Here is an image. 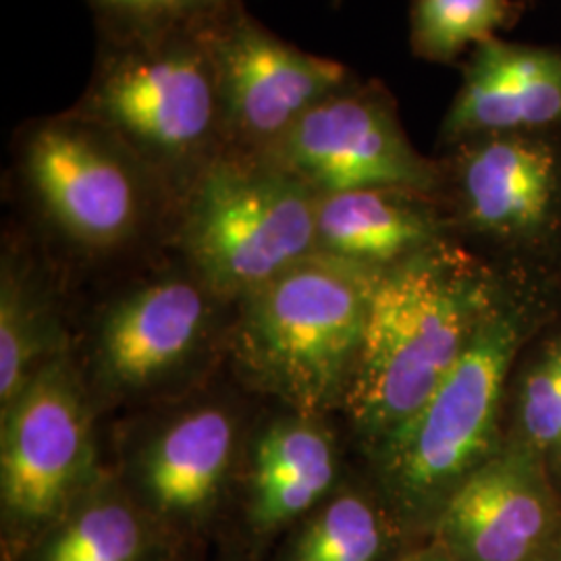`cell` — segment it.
<instances>
[{"label":"cell","mask_w":561,"mask_h":561,"mask_svg":"<svg viewBox=\"0 0 561 561\" xmlns=\"http://www.w3.org/2000/svg\"><path fill=\"white\" fill-rule=\"evenodd\" d=\"M560 275H561V268H560Z\"/></svg>","instance_id":"cell-26"},{"label":"cell","mask_w":561,"mask_h":561,"mask_svg":"<svg viewBox=\"0 0 561 561\" xmlns=\"http://www.w3.org/2000/svg\"><path fill=\"white\" fill-rule=\"evenodd\" d=\"M314 225L317 252L375 273L456 238L439 198L398 187L317 196Z\"/></svg>","instance_id":"cell-16"},{"label":"cell","mask_w":561,"mask_h":561,"mask_svg":"<svg viewBox=\"0 0 561 561\" xmlns=\"http://www.w3.org/2000/svg\"><path fill=\"white\" fill-rule=\"evenodd\" d=\"M561 314V277L505 268L466 356L400 433L368 458L381 502L433 530L443 507L505 439V403L524 347Z\"/></svg>","instance_id":"cell-1"},{"label":"cell","mask_w":561,"mask_h":561,"mask_svg":"<svg viewBox=\"0 0 561 561\" xmlns=\"http://www.w3.org/2000/svg\"><path fill=\"white\" fill-rule=\"evenodd\" d=\"M222 306L190 268L121 291L94 324L83 373L94 401L157 400L192 382L227 337Z\"/></svg>","instance_id":"cell-9"},{"label":"cell","mask_w":561,"mask_h":561,"mask_svg":"<svg viewBox=\"0 0 561 561\" xmlns=\"http://www.w3.org/2000/svg\"><path fill=\"white\" fill-rule=\"evenodd\" d=\"M173 561H196V560H192V558H175V560Z\"/></svg>","instance_id":"cell-25"},{"label":"cell","mask_w":561,"mask_h":561,"mask_svg":"<svg viewBox=\"0 0 561 561\" xmlns=\"http://www.w3.org/2000/svg\"><path fill=\"white\" fill-rule=\"evenodd\" d=\"M324 419L285 410L248 437L241 470L256 533L298 520L340 489V443Z\"/></svg>","instance_id":"cell-15"},{"label":"cell","mask_w":561,"mask_h":561,"mask_svg":"<svg viewBox=\"0 0 561 561\" xmlns=\"http://www.w3.org/2000/svg\"><path fill=\"white\" fill-rule=\"evenodd\" d=\"M530 561H561V528Z\"/></svg>","instance_id":"cell-23"},{"label":"cell","mask_w":561,"mask_h":561,"mask_svg":"<svg viewBox=\"0 0 561 561\" xmlns=\"http://www.w3.org/2000/svg\"><path fill=\"white\" fill-rule=\"evenodd\" d=\"M561 528V489L516 443L461 484L431 535L456 561H530Z\"/></svg>","instance_id":"cell-13"},{"label":"cell","mask_w":561,"mask_h":561,"mask_svg":"<svg viewBox=\"0 0 561 561\" xmlns=\"http://www.w3.org/2000/svg\"><path fill=\"white\" fill-rule=\"evenodd\" d=\"M178 201L185 268L225 304L317 252V194L259 154L222 150Z\"/></svg>","instance_id":"cell-5"},{"label":"cell","mask_w":561,"mask_h":561,"mask_svg":"<svg viewBox=\"0 0 561 561\" xmlns=\"http://www.w3.org/2000/svg\"><path fill=\"white\" fill-rule=\"evenodd\" d=\"M94 405L83 370L67 352L0 410V505L15 537L34 541L106 470Z\"/></svg>","instance_id":"cell-7"},{"label":"cell","mask_w":561,"mask_h":561,"mask_svg":"<svg viewBox=\"0 0 561 561\" xmlns=\"http://www.w3.org/2000/svg\"><path fill=\"white\" fill-rule=\"evenodd\" d=\"M510 13L512 0H412L410 46L421 59L451 62L497 38Z\"/></svg>","instance_id":"cell-20"},{"label":"cell","mask_w":561,"mask_h":561,"mask_svg":"<svg viewBox=\"0 0 561 561\" xmlns=\"http://www.w3.org/2000/svg\"><path fill=\"white\" fill-rule=\"evenodd\" d=\"M73 113L117 138L178 198L225 150L206 13L164 27L104 32Z\"/></svg>","instance_id":"cell-4"},{"label":"cell","mask_w":561,"mask_h":561,"mask_svg":"<svg viewBox=\"0 0 561 561\" xmlns=\"http://www.w3.org/2000/svg\"><path fill=\"white\" fill-rule=\"evenodd\" d=\"M377 277L314 252L236 301L225 341L241 381L285 410H343Z\"/></svg>","instance_id":"cell-3"},{"label":"cell","mask_w":561,"mask_h":561,"mask_svg":"<svg viewBox=\"0 0 561 561\" xmlns=\"http://www.w3.org/2000/svg\"><path fill=\"white\" fill-rule=\"evenodd\" d=\"M20 169L60 238L99 254L138 240L157 192H167L117 138L73 111L23 134Z\"/></svg>","instance_id":"cell-8"},{"label":"cell","mask_w":561,"mask_h":561,"mask_svg":"<svg viewBox=\"0 0 561 561\" xmlns=\"http://www.w3.org/2000/svg\"><path fill=\"white\" fill-rule=\"evenodd\" d=\"M104 32H136L196 20L210 11L206 0H88Z\"/></svg>","instance_id":"cell-21"},{"label":"cell","mask_w":561,"mask_h":561,"mask_svg":"<svg viewBox=\"0 0 561 561\" xmlns=\"http://www.w3.org/2000/svg\"><path fill=\"white\" fill-rule=\"evenodd\" d=\"M245 443L238 405L201 396L136 428L123 445L117 474L164 528L198 522L217 507L241 470Z\"/></svg>","instance_id":"cell-12"},{"label":"cell","mask_w":561,"mask_h":561,"mask_svg":"<svg viewBox=\"0 0 561 561\" xmlns=\"http://www.w3.org/2000/svg\"><path fill=\"white\" fill-rule=\"evenodd\" d=\"M67 352L71 350L50 289L25 254L7 248L0 264V410Z\"/></svg>","instance_id":"cell-18"},{"label":"cell","mask_w":561,"mask_h":561,"mask_svg":"<svg viewBox=\"0 0 561 561\" xmlns=\"http://www.w3.org/2000/svg\"><path fill=\"white\" fill-rule=\"evenodd\" d=\"M387 547L381 505L360 489H337L310 512L287 561H379Z\"/></svg>","instance_id":"cell-19"},{"label":"cell","mask_w":561,"mask_h":561,"mask_svg":"<svg viewBox=\"0 0 561 561\" xmlns=\"http://www.w3.org/2000/svg\"><path fill=\"white\" fill-rule=\"evenodd\" d=\"M489 136L561 138V50L502 38L472 50L442 140L451 148Z\"/></svg>","instance_id":"cell-14"},{"label":"cell","mask_w":561,"mask_h":561,"mask_svg":"<svg viewBox=\"0 0 561 561\" xmlns=\"http://www.w3.org/2000/svg\"><path fill=\"white\" fill-rule=\"evenodd\" d=\"M208 4H210V9H215V7H221V4H227V2H233V0H206Z\"/></svg>","instance_id":"cell-24"},{"label":"cell","mask_w":561,"mask_h":561,"mask_svg":"<svg viewBox=\"0 0 561 561\" xmlns=\"http://www.w3.org/2000/svg\"><path fill=\"white\" fill-rule=\"evenodd\" d=\"M439 164V202L458 240L486 248L503 268L560 275L561 138H477Z\"/></svg>","instance_id":"cell-6"},{"label":"cell","mask_w":561,"mask_h":561,"mask_svg":"<svg viewBox=\"0 0 561 561\" xmlns=\"http://www.w3.org/2000/svg\"><path fill=\"white\" fill-rule=\"evenodd\" d=\"M317 196L368 187L439 198L442 164L422 157L379 85L350 83L304 115L262 154Z\"/></svg>","instance_id":"cell-11"},{"label":"cell","mask_w":561,"mask_h":561,"mask_svg":"<svg viewBox=\"0 0 561 561\" xmlns=\"http://www.w3.org/2000/svg\"><path fill=\"white\" fill-rule=\"evenodd\" d=\"M27 561H173L167 528L152 518L117 470H104L83 495L30 542Z\"/></svg>","instance_id":"cell-17"},{"label":"cell","mask_w":561,"mask_h":561,"mask_svg":"<svg viewBox=\"0 0 561 561\" xmlns=\"http://www.w3.org/2000/svg\"><path fill=\"white\" fill-rule=\"evenodd\" d=\"M396 561H456L439 542L431 541L424 547H419L405 556H401L400 560Z\"/></svg>","instance_id":"cell-22"},{"label":"cell","mask_w":561,"mask_h":561,"mask_svg":"<svg viewBox=\"0 0 561 561\" xmlns=\"http://www.w3.org/2000/svg\"><path fill=\"white\" fill-rule=\"evenodd\" d=\"M505 268L458 238L379 273L343 412L368 460L412 421L466 356Z\"/></svg>","instance_id":"cell-2"},{"label":"cell","mask_w":561,"mask_h":561,"mask_svg":"<svg viewBox=\"0 0 561 561\" xmlns=\"http://www.w3.org/2000/svg\"><path fill=\"white\" fill-rule=\"evenodd\" d=\"M217 73L225 150L266 154L354 78L340 60L304 53L243 11L238 0L206 13Z\"/></svg>","instance_id":"cell-10"}]
</instances>
